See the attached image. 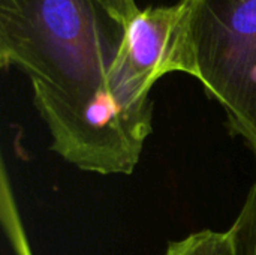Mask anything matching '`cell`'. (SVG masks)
I'll return each mask as SVG.
<instances>
[{
  "label": "cell",
  "instance_id": "1",
  "mask_svg": "<svg viewBox=\"0 0 256 255\" xmlns=\"http://www.w3.org/2000/svg\"><path fill=\"white\" fill-rule=\"evenodd\" d=\"M124 26L99 0H0V63L24 72L51 150L82 171L132 174L152 131L110 89Z\"/></svg>",
  "mask_w": 256,
  "mask_h": 255
},
{
  "label": "cell",
  "instance_id": "2",
  "mask_svg": "<svg viewBox=\"0 0 256 255\" xmlns=\"http://www.w3.org/2000/svg\"><path fill=\"white\" fill-rule=\"evenodd\" d=\"M195 78L256 159V0H189Z\"/></svg>",
  "mask_w": 256,
  "mask_h": 255
},
{
  "label": "cell",
  "instance_id": "3",
  "mask_svg": "<svg viewBox=\"0 0 256 255\" xmlns=\"http://www.w3.org/2000/svg\"><path fill=\"white\" fill-rule=\"evenodd\" d=\"M182 72L195 78L190 33V2L148 6L124 26L123 41L110 75V89L120 108L152 131V87L165 75Z\"/></svg>",
  "mask_w": 256,
  "mask_h": 255
},
{
  "label": "cell",
  "instance_id": "4",
  "mask_svg": "<svg viewBox=\"0 0 256 255\" xmlns=\"http://www.w3.org/2000/svg\"><path fill=\"white\" fill-rule=\"evenodd\" d=\"M0 218H2L3 230L15 254L33 255L26 231H24L20 210L15 203L12 185H10L9 174H8L4 164H2V171H0Z\"/></svg>",
  "mask_w": 256,
  "mask_h": 255
},
{
  "label": "cell",
  "instance_id": "5",
  "mask_svg": "<svg viewBox=\"0 0 256 255\" xmlns=\"http://www.w3.org/2000/svg\"><path fill=\"white\" fill-rule=\"evenodd\" d=\"M165 255H234V248L228 230H202L171 242Z\"/></svg>",
  "mask_w": 256,
  "mask_h": 255
},
{
  "label": "cell",
  "instance_id": "6",
  "mask_svg": "<svg viewBox=\"0 0 256 255\" xmlns=\"http://www.w3.org/2000/svg\"><path fill=\"white\" fill-rule=\"evenodd\" d=\"M228 233L234 255H256V179Z\"/></svg>",
  "mask_w": 256,
  "mask_h": 255
},
{
  "label": "cell",
  "instance_id": "7",
  "mask_svg": "<svg viewBox=\"0 0 256 255\" xmlns=\"http://www.w3.org/2000/svg\"><path fill=\"white\" fill-rule=\"evenodd\" d=\"M102 6L123 26H126L130 18H134L141 8H138L135 0H99Z\"/></svg>",
  "mask_w": 256,
  "mask_h": 255
}]
</instances>
